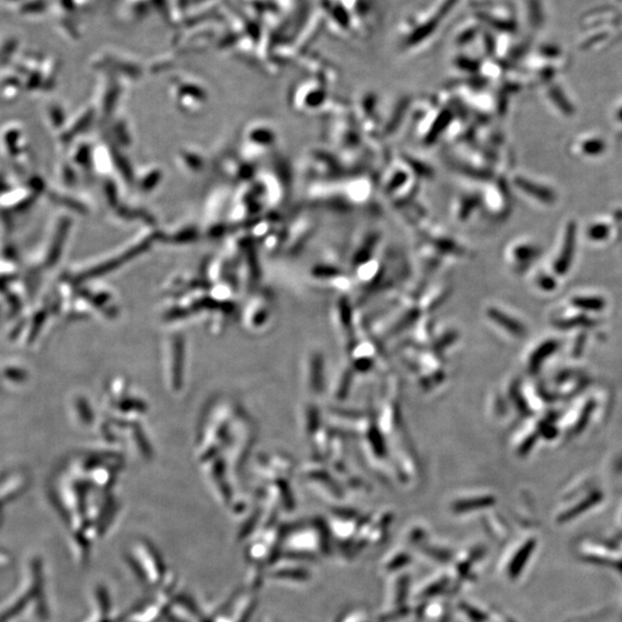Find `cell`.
Returning a JSON list of instances; mask_svg holds the SVG:
<instances>
[{
    "instance_id": "1",
    "label": "cell",
    "mask_w": 622,
    "mask_h": 622,
    "mask_svg": "<svg viewBox=\"0 0 622 622\" xmlns=\"http://www.w3.org/2000/svg\"><path fill=\"white\" fill-rule=\"evenodd\" d=\"M128 559L138 579L149 587L158 584L164 578V564L161 562L158 553L149 545L143 543L135 545L131 548Z\"/></svg>"
},
{
    "instance_id": "2",
    "label": "cell",
    "mask_w": 622,
    "mask_h": 622,
    "mask_svg": "<svg viewBox=\"0 0 622 622\" xmlns=\"http://www.w3.org/2000/svg\"><path fill=\"white\" fill-rule=\"evenodd\" d=\"M574 243H575V225L569 224L567 232H566L564 246L559 259L555 262V270L559 273H564L566 269H568L572 262L573 252H574Z\"/></svg>"
},
{
    "instance_id": "3",
    "label": "cell",
    "mask_w": 622,
    "mask_h": 622,
    "mask_svg": "<svg viewBox=\"0 0 622 622\" xmlns=\"http://www.w3.org/2000/svg\"><path fill=\"white\" fill-rule=\"evenodd\" d=\"M516 183H518L520 188H522V190H525L527 194L534 196V197H536V199H539L541 202L548 203V204L555 202V193L550 190V188H546L544 186L537 185V183H534L532 181H527V179L523 178H518L516 180Z\"/></svg>"
},
{
    "instance_id": "4",
    "label": "cell",
    "mask_w": 622,
    "mask_h": 622,
    "mask_svg": "<svg viewBox=\"0 0 622 622\" xmlns=\"http://www.w3.org/2000/svg\"><path fill=\"white\" fill-rule=\"evenodd\" d=\"M603 150H604V143H603L602 141L597 140V138L588 140V141H585L584 143L582 145V152H584V154L597 155V154L603 152Z\"/></svg>"
}]
</instances>
